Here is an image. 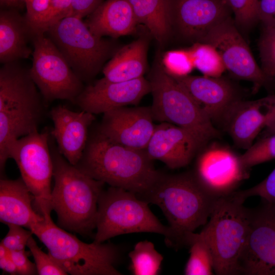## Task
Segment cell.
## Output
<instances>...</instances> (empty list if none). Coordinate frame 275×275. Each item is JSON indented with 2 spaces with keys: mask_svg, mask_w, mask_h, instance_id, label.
<instances>
[{
  "mask_svg": "<svg viewBox=\"0 0 275 275\" xmlns=\"http://www.w3.org/2000/svg\"><path fill=\"white\" fill-rule=\"evenodd\" d=\"M129 1L138 24L145 26L159 43H164L173 26L171 0Z\"/></svg>",
  "mask_w": 275,
  "mask_h": 275,
  "instance_id": "obj_26",
  "label": "cell"
},
{
  "mask_svg": "<svg viewBox=\"0 0 275 275\" xmlns=\"http://www.w3.org/2000/svg\"><path fill=\"white\" fill-rule=\"evenodd\" d=\"M243 166L249 170L252 167L275 159V133L265 135L240 155Z\"/></svg>",
  "mask_w": 275,
  "mask_h": 275,
  "instance_id": "obj_30",
  "label": "cell"
},
{
  "mask_svg": "<svg viewBox=\"0 0 275 275\" xmlns=\"http://www.w3.org/2000/svg\"><path fill=\"white\" fill-rule=\"evenodd\" d=\"M51 154L54 181L51 206L57 214L58 225L66 230L90 236L96 228L98 200L105 183L70 163L58 148Z\"/></svg>",
  "mask_w": 275,
  "mask_h": 275,
  "instance_id": "obj_4",
  "label": "cell"
},
{
  "mask_svg": "<svg viewBox=\"0 0 275 275\" xmlns=\"http://www.w3.org/2000/svg\"><path fill=\"white\" fill-rule=\"evenodd\" d=\"M148 204L122 188L110 186L103 190L98 202L94 241L102 243L120 235L150 232L163 235L167 244L170 228L159 221Z\"/></svg>",
  "mask_w": 275,
  "mask_h": 275,
  "instance_id": "obj_7",
  "label": "cell"
},
{
  "mask_svg": "<svg viewBox=\"0 0 275 275\" xmlns=\"http://www.w3.org/2000/svg\"><path fill=\"white\" fill-rule=\"evenodd\" d=\"M103 0H73L71 15L83 18L92 13Z\"/></svg>",
  "mask_w": 275,
  "mask_h": 275,
  "instance_id": "obj_41",
  "label": "cell"
},
{
  "mask_svg": "<svg viewBox=\"0 0 275 275\" xmlns=\"http://www.w3.org/2000/svg\"><path fill=\"white\" fill-rule=\"evenodd\" d=\"M50 115L53 123L50 134L57 142L59 151L70 163L76 166L86 148L94 115L82 110L74 112L59 105L52 108Z\"/></svg>",
  "mask_w": 275,
  "mask_h": 275,
  "instance_id": "obj_21",
  "label": "cell"
},
{
  "mask_svg": "<svg viewBox=\"0 0 275 275\" xmlns=\"http://www.w3.org/2000/svg\"><path fill=\"white\" fill-rule=\"evenodd\" d=\"M270 28L272 30V31L275 33V25L273 26H265Z\"/></svg>",
  "mask_w": 275,
  "mask_h": 275,
  "instance_id": "obj_45",
  "label": "cell"
},
{
  "mask_svg": "<svg viewBox=\"0 0 275 275\" xmlns=\"http://www.w3.org/2000/svg\"><path fill=\"white\" fill-rule=\"evenodd\" d=\"M138 197L161 210L171 232L167 245L176 248L185 245L187 235L207 223L217 199L204 189L193 172H161L151 187Z\"/></svg>",
  "mask_w": 275,
  "mask_h": 275,
  "instance_id": "obj_2",
  "label": "cell"
},
{
  "mask_svg": "<svg viewBox=\"0 0 275 275\" xmlns=\"http://www.w3.org/2000/svg\"><path fill=\"white\" fill-rule=\"evenodd\" d=\"M248 171L240 155L228 147L215 144L200 153L193 173L204 189L217 199L235 191L248 178Z\"/></svg>",
  "mask_w": 275,
  "mask_h": 275,
  "instance_id": "obj_14",
  "label": "cell"
},
{
  "mask_svg": "<svg viewBox=\"0 0 275 275\" xmlns=\"http://www.w3.org/2000/svg\"><path fill=\"white\" fill-rule=\"evenodd\" d=\"M147 42L140 38L119 49L103 67L104 78L112 82L144 77L147 68Z\"/></svg>",
  "mask_w": 275,
  "mask_h": 275,
  "instance_id": "obj_25",
  "label": "cell"
},
{
  "mask_svg": "<svg viewBox=\"0 0 275 275\" xmlns=\"http://www.w3.org/2000/svg\"><path fill=\"white\" fill-rule=\"evenodd\" d=\"M43 98L30 69L18 62L0 68V167L10 158L9 149L18 139L38 130L43 115Z\"/></svg>",
  "mask_w": 275,
  "mask_h": 275,
  "instance_id": "obj_3",
  "label": "cell"
},
{
  "mask_svg": "<svg viewBox=\"0 0 275 275\" xmlns=\"http://www.w3.org/2000/svg\"><path fill=\"white\" fill-rule=\"evenodd\" d=\"M206 144L191 131L176 125L161 122L155 125L145 149L149 157L171 169L187 166Z\"/></svg>",
  "mask_w": 275,
  "mask_h": 275,
  "instance_id": "obj_17",
  "label": "cell"
},
{
  "mask_svg": "<svg viewBox=\"0 0 275 275\" xmlns=\"http://www.w3.org/2000/svg\"><path fill=\"white\" fill-rule=\"evenodd\" d=\"M150 92V82L144 77L121 82L103 77L85 87L74 103L82 111L98 115L118 107L136 105Z\"/></svg>",
  "mask_w": 275,
  "mask_h": 275,
  "instance_id": "obj_15",
  "label": "cell"
},
{
  "mask_svg": "<svg viewBox=\"0 0 275 275\" xmlns=\"http://www.w3.org/2000/svg\"><path fill=\"white\" fill-rule=\"evenodd\" d=\"M99 130L124 146L144 150L155 125L151 106H123L103 114Z\"/></svg>",
  "mask_w": 275,
  "mask_h": 275,
  "instance_id": "obj_16",
  "label": "cell"
},
{
  "mask_svg": "<svg viewBox=\"0 0 275 275\" xmlns=\"http://www.w3.org/2000/svg\"><path fill=\"white\" fill-rule=\"evenodd\" d=\"M45 34L83 82L96 76L118 50L113 41L94 35L82 18L74 15L52 25Z\"/></svg>",
  "mask_w": 275,
  "mask_h": 275,
  "instance_id": "obj_9",
  "label": "cell"
},
{
  "mask_svg": "<svg viewBox=\"0 0 275 275\" xmlns=\"http://www.w3.org/2000/svg\"><path fill=\"white\" fill-rule=\"evenodd\" d=\"M7 225L9 227V231L1 243L10 251L25 250L28 240L33 235V232L19 225L15 224Z\"/></svg>",
  "mask_w": 275,
  "mask_h": 275,
  "instance_id": "obj_37",
  "label": "cell"
},
{
  "mask_svg": "<svg viewBox=\"0 0 275 275\" xmlns=\"http://www.w3.org/2000/svg\"><path fill=\"white\" fill-rule=\"evenodd\" d=\"M265 134L268 135L275 133V115L265 127Z\"/></svg>",
  "mask_w": 275,
  "mask_h": 275,
  "instance_id": "obj_44",
  "label": "cell"
},
{
  "mask_svg": "<svg viewBox=\"0 0 275 275\" xmlns=\"http://www.w3.org/2000/svg\"><path fill=\"white\" fill-rule=\"evenodd\" d=\"M185 245L189 246V257L184 274L186 275H212L214 260L210 247L200 233H189L185 238Z\"/></svg>",
  "mask_w": 275,
  "mask_h": 275,
  "instance_id": "obj_27",
  "label": "cell"
},
{
  "mask_svg": "<svg viewBox=\"0 0 275 275\" xmlns=\"http://www.w3.org/2000/svg\"><path fill=\"white\" fill-rule=\"evenodd\" d=\"M190 94L215 126L222 125L231 106L241 99L231 82L221 77H174Z\"/></svg>",
  "mask_w": 275,
  "mask_h": 275,
  "instance_id": "obj_20",
  "label": "cell"
},
{
  "mask_svg": "<svg viewBox=\"0 0 275 275\" xmlns=\"http://www.w3.org/2000/svg\"><path fill=\"white\" fill-rule=\"evenodd\" d=\"M151 86V106L154 121L185 128L206 145L220 133L187 91L162 65L156 64L148 79Z\"/></svg>",
  "mask_w": 275,
  "mask_h": 275,
  "instance_id": "obj_8",
  "label": "cell"
},
{
  "mask_svg": "<svg viewBox=\"0 0 275 275\" xmlns=\"http://www.w3.org/2000/svg\"><path fill=\"white\" fill-rule=\"evenodd\" d=\"M26 246L29 249L34 258L38 274H68L49 253L46 254L41 250L33 236H31L28 240Z\"/></svg>",
  "mask_w": 275,
  "mask_h": 275,
  "instance_id": "obj_35",
  "label": "cell"
},
{
  "mask_svg": "<svg viewBox=\"0 0 275 275\" xmlns=\"http://www.w3.org/2000/svg\"><path fill=\"white\" fill-rule=\"evenodd\" d=\"M85 22L96 36L114 38L133 33L138 24L129 0H106Z\"/></svg>",
  "mask_w": 275,
  "mask_h": 275,
  "instance_id": "obj_23",
  "label": "cell"
},
{
  "mask_svg": "<svg viewBox=\"0 0 275 275\" xmlns=\"http://www.w3.org/2000/svg\"><path fill=\"white\" fill-rule=\"evenodd\" d=\"M33 33L25 16L14 8L0 12V62L2 64L19 62L32 55L29 42Z\"/></svg>",
  "mask_w": 275,
  "mask_h": 275,
  "instance_id": "obj_24",
  "label": "cell"
},
{
  "mask_svg": "<svg viewBox=\"0 0 275 275\" xmlns=\"http://www.w3.org/2000/svg\"><path fill=\"white\" fill-rule=\"evenodd\" d=\"M48 130H38L17 139L9 155L19 169L21 178L34 197L36 210L43 216H50L51 182L53 162L49 149Z\"/></svg>",
  "mask_w": 275,
  "mask_h": 275,
  "instance_id": "obj_10",
  "label": "cell"
},
{
  "mask_svg": "<svg viewBox=\"0 0 275 275\" xmlns=\"http://www.w3.org/2000/svg\"><path fill=\"white\" fill-rule=\"evenodd\" d=\"M31 75L43 101L67 100L74 103L85 86L45 33L35 34Z\"/></svg>",
  "mask_w": 275,
  "mask_h": 275,
  "instance_id": "obj_11",
  "label": "cell"
},
{
  "mask_svg": "<svg viewBox=\"0 0 275 275\" xmlns=\"http://www.w3.org/2000/svg\"><path fill=\"white\" fill-rule=\"evenodd\" d=\"M261 69L270 79L275 78V33L264 26L259 42Z\"/></svg>",
  "mask_w": 275,
  "mask_h": 275,
  "instance_id": "obj_32",
  "label": "cell"
},
{
  "mask_svg": "<svg viewBox=\"0 0 275 275\" xmlns=\"http://www.w3.org/2000/svg\"><path fill=\"white\" fill-rule=\"evenodd\" d=\"M173 25L195 43L213 26L230 16L227 0H171Z\"/></svg>",
  "mask_w": 275,
  "mask_h": 275,
  "instance_id": "obj_19",
  "label": "cell"
},
{
  "mask_svg": "<svg viewBox=\"0 0 275 275\" xmlns=\"http://www.w3.org/2000/svg\"><path fill=\"white\" fill-rule=\"evenodd\" d=\"M26 7L25 19L33 33H45L50 0H24Z\"/></svg>",
  "mask_w": 275,
  "mask_h": 275,
  "instance_id": "obj_33",
  "label": "cell"
},
{
  "mask_svg": "<svg viewBox=\"0 0 275 275\" xmlns=\"http://www.w3.org/2000/svg\"><path fill=\"white\" fill-rule=\"evenodd\" d=\"M199 42L214 47L220 54L226 70L234 76L251 81L256 87L265 85L270 79L256 63L230 16L210 28Z\"/></svg>",
  "mask_w": 275,
  "mask_h": 275,
  "instance_id": "obj_12",
  "label": "cell"
},
{
  "mask_svg": "<svg viewBox=\"0 0 275 275\" xmlns=\"http://www.w3.org/2000/svg\"><path fill=\"white\" fill-rule=\"evenodd\" d=\"M130 270L133 275H157L161 269L163 256L147 240L138 242L128 254Z\"/></svg>",
  "mask_w": 275,
  "mask_h": 275,
  "instance_id": "obj_28",
  "label": "cell"
},
{
  "mask_svg": "<svg viewBox=\"0 0 275 275\" xmlns=\"http://www.w3.org/2000/svg\"><path fill=\"white\" fill-rule=\"evenodd\" d=\"M73 0H50L49 13L45 22V33L52 25L71 15Z\"/></svg>",
  "mask_w": 275,
  "mask_h": 275,
  "instance_id": "obj_38",
  "label": "cell"
},
{
  "mask_svg": "<svg viewBox=\"0 0 275 275\" xmlns=\"http://www.w3.org/2000/svg\"><path fill=\"white\" fill-rule=\"evenodd\" d=\"M161 65L168 74L174 77L188 75L195 68L189 49L167 52L163 57Z\"/></svg>",
  "mask_w": 275,
  "mask_h": 275,
  "instance_id": "obj_31",
  "label": "cell"
},
{
  "mask_svg": "<svg viewBox=\"0 0 275 275\" xmlns=\"http://www.w3.org/2000/svg\"><path fill=\"white\" fill-rule=\"evenodd\" d=\"M275 115V95L236 101L222 123L234 144L247 149Z\"/></svg>",
  "mask_w": 275,
  "mask_h": 275,
  "instance_id": "obj_18",
  "label": "cell"
},
{
  "mask_svg": "<svg viewBox=\"0 0 275 275\" xmlns=\"http://www.w3.org/2000/svg\"><path fill=\"white\" fill-rule=\"evenodd\" d=\"M0 268L4 272L12 275L18 274L17 267L10 254L7 256L0 257Z\"/></svg>",
  "mask_w": 275,
  "mask_h": 275,
  "instance_id": "obj_42",
  "label": "cell"
},
{
  "mask_svg": "<svg viewBox=\"0 0 275 275\" xmlns=\"http://www.w3.org/2000/svg\"><path fill=\"white\" fill-rule=\"evenodd\" d=\"M244 201L252 196H259L265 202L275 204V168L263 181L248 189L236 191Z\"/></svg>",
  "mask_w": 275,
  "mask_h": 275,
  "instance_id": "obj_36",
  "label": "cell"
},
{
  "mask_svg": "<svg viewBox=\"0 0 275 275\" xmlns=\"http://www.w3.org/2000/svg\"><path fill=\"white\" fill-rule=\"evenodd\" d=\"M34 197L21 177L0 180V221L31 230L44 216L34 208Z\"/></svg>",
  "mask_w": 275,
  "mask_h": 275,
  "instance_id": "obj_22",
  "label": "cell"
},
{
  "mask_svg": "<svg viewBox=\"0 0 275 275\" xmlns=\"http://www.w3.org/2000/svg\"><path fill=\"white\" fill-rule=\"evenodd\" d=\"M31 231L45 245L48 253L71 275H121L117 268L121 252L110 242H84L56 225L51 216Z\"/></svg>",
  "mask_w": 275,
  "mask_h": 275,
  "instance_id": "obj_5",
  "label": "cell"
},
{
  "mask_svg": "<svg viewBox=\"0 0 275 275\" xmlns=\"http://www.w3.org/2000/svg\"><path fill=\"white\" fill-rule=\"evenodd\" d=\"M1 5L7 8H17L24 4V0H0Z\"/></svg>",
  "mask_w": 275,
  "mask_h": 275,
  "instance_id": "obj_43",
  "label": "cell"
},
{
  "mask_svg": "<svg viewBox=\"0 0 275 275\" xmlns=\"http://www.w3.org/2000/svg\"><path fill=\"white\" fill-rule=\"evenodd\" d=\"M194 67L204 76L221 77L226 70L222 58L212 45L205 43H195L189 49Z\"/></svg>",
  "mask_w": 275,
  "mask_h": 275,
  "instance_id": "obj_29",
  "label": "cell"
},
{
  "mask_svg": "<svg viewBox=\"0 0 275 275\" xmlns=\"http://www.w3.org/2000/svg\"><path fill=\"white\" fill-rule=\"evenodd\" d=\"M244 202L236 191L217 198L209 221L200 233L210 248L216 274H240V260L252 215Z\"/></svg>",
  "mask_w": 275,
  "mask_h": 275,
  "instance_id": "obj_6",
  "label": "cell"
},
{
  "mask_svg": "<svg viewBox=\"0 0 275 275\" xmlns=\"http://www.w3.org/2000/svg\"><path fill=\"white\" fill-rule=\"evenodd\" d=\"M260 0H227L234 13L235 23L248 29L258 19V6Z\"/></svg>",
  "mask_w": 275,
  "mask_h": 275,
  "instance_id": "obj_34",
  "label": "cell"
},
{
  "mask_svg": "<svg viewBox=\"0 0 275 275\" xmlns=\"http://www.w3.org/2000/svg\"><path fill=\"white\" fill-rule=\"evenodd\" d=\"M10 256L20 275H35L38 274L35 263L28 258L25 250L10 251Z\"/></svg>",
  "mask_w": 275,
  "mask_h": 275,
  "instance_id": "obj_39",
  "label": "cell"
},
{
  "mask_svg": "<svg viewBox=\"0 0 275 275\" xmlns=\"http://www.w3.org/2000/svg\"><path fill=\"white\" fill-rule=\"evenodd\" d=\"M258 15L264 26L275 25V0H260Z\"/></svg>",
  "mask_w": 275,
  "mask_h": 275,
  "instance_id": "obj_40",
  "label": "cell"
},
{
  "mask_svg": "<svg viewBox=\"0 0 275 275\" xmlns=\"http://www.w3.org/2000/svg\"><path fill=\"white\" fill-rule=\"evenodd\" d=\"M240 274L275 275V204L252 210Z\"/></svg>",
  "mask_w": 275,
  "mask_h": 275,
  "instance_id": "obj_13",
  "label": "cell"
},
{
  "mask_svg": "<svg viewBox=\"0 0 275 275\" xmlns=\"http://www.w3.org/2000/svg\"><path fill=\"white\" fill-rule=\"evenodd\" d=\"M153 161L145 149L115 142L98 129L88 138L81 157L75 166L97 180L140 197L151 187L161 174Z\"/></svg>",
  "mask_w": 275,
  "mask_h": 275,
  "instance_id": "obj_1",
  "label": "cell"
}]
</instances>
